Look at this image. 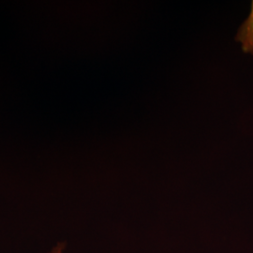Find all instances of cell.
I'll list each match as a JSON object with an SVG mask.
<instances>
[{
    "mask_svg": "<svg viewBox=\"0 0 253 253\" xmlns=\"http://www.w3.org/2000/svg\"><path fill=\"white\" fill-rule=\"evenodd\" d=\"M235 40L240 43L241 50L245 54H253V1L251 4L249 16L238 28Z\"/></svg>",
    "mask_w": 253,
    "mask_h": 253,
    "instance_id": "cell-1",
    "label": "cell"
},
{
    "mask_svg": "<svg viewBox=\"0 0 253 253\" xmlns=\"http://www.w3.org/2000/svg\"><path fill=\"white\" fill-rule=\"evenodd\" d=\"M64 249H65V245L63 243H58L56 246H54L52 251H50L48 253H63Z\"/></svg>",
    "mask_w": 253,
    "mask_h": 253,
    "instance_id": "cell-2",
    "label": "cell"
}]
</instances>
